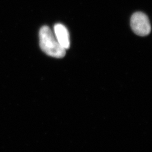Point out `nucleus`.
Listing matches in <instances>:
<instances>
[{"label": "nucleus", "instance_id": "f257e3e1", "mask_svg": "<svg viewBox=\"0 0 152 152\" xmlns=\"http://www.w3.org/2000/svg\"><path fill=\"white\" fill-rule=\"evenodd\" d=\"M39 37L40 48L46 54L55 58L65 56L66 50L58 42L49 27L44 26L40 29Z\"/></svg>", "mask_w": 152, "mask_h": 152}, {"label": "nucleus", "instance_id": "f03ea898", "mask_svg": "<svg viewBox=\"0 0 152 152\" xmlns=\"http://www.w3.org/2000/svg\"><path fill=\"white\" fill-rule=\"evenodd\" d=\"M131 27L133 32L140 36H146L151 31V26L148 16L141 12H136L132 15Z\"/></svg>", "mask_w": 152, "mask_h": 152}, {"label": "nucleus", "instance_id": "7ed1b4c3", "mask_svg": "<svg viewBox=\"0 0 152 152\" xmlns=\"http://www.w3.org/2000/svg\"><path fill=\"white\" fill-rule=\"evenodd\" d=\"M55 37L60 45L65 50L70 47L69 34L67 28L60 23H57L54 26Z\"/></svg>", "mask_w": 152, "mask_h": 152}]
</instances>
